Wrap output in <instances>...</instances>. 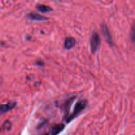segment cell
<instances>
[{
  "instance_id": "cell-4",
  "label": "cell",
  "mask_w": 135,
  "mask_h": 135,
  "mask_svg": "<svg viewBox=\"0 0 135 135\" xmlns=\"http://www.w3.org/2000/svg\"><path fill=\"white\" fill-rule=\"evenodd\" d=\"M17 105L16 102H9L7 104H0V115L11 110Z\"/></svg>"
},
{
  "instance_id": "cell-12",
  "label": "cell",
  "mask_w": 135,
  "mask_h": 135,
  "mask_svg": "<svg viewBox=\"0 0 135 135\" xmlns=\"http://www.w3.org/2000/svg\"><path fill=\"white\" fill-rule=\"evenodd\" d=\"M43 135H49V134H47H47H43Z\"/></svg>"
},
{
  "instance_id": "cell-5",
  "label": "cell",
  "mask_w": 135,
  "mask_h": 135,
  "mask_svg": "<svg viewBox=\"0 0 135 135\" xmlns=\"http://www.w3.org/2000/svg\"><path fill=\"white\" fill-rule=\"evenodd\" d=\"M101 30L102 32L103 36L105 38V40L108 42V43H109V44L112 45L113 44V39L112 38V36H111L110 32L109 31V29H108V26L105 24L102 23L101 25Z\"/></svg>"
},
{
  "instance_id": "cell-3",
  "label": "cell",
  "mask_w": 135,
  "mask_h": 135,
  "mask_svg": "<svg viewBox=\"0 0 135 135\" xmlns=\"http://www.w3.org/2000/svg\"><path fill=\"white\" fill-rule=\"evenodd\" d=\"M76 98V96H71L69 98L67 99V100L65 101V102L63 104V105H62V108H63V111H64L65 113V117L64 119L65 120L68 117V116L69 115V112L70 109L71 108V105L73 104V102L75 101V98Z\"/></svg>"
},
{
  "instance_id": "cell-11",
  "label": "cell",
  "mask_w": 135,
  "mask_h": 135,
  "mask_svg": "<svg viewBox=\"0 0 135 135\" xmlns=\"http://www.w3.org/2000/svg\"><path fill=\"white\" fill-rule=\"evenodd\" d=\"M131 38L132 40H133V41L134 42V26L132 27V29H131Z\"/></svg>"
},
{
  "instance_id": "cell-10",
  "label": "cell",
  "mask_w": 135,
  "mask_h": 135,
  "mask_svg": "<svg viewBox=\"0 0 135 135\" xmlns=\"http://www.w3.org/2000/svg\"><path fill=\"white\" fill-rule=\"evenodd\" d=\"M3 127L6 130H9L11 129V123L9 121H6L4 123L3 125Z\"/></svg>"
},
{
  "instance_id": "cell-1",
  "label": "cell",
  "mask_w": 135,
  "mask_h": 135,
  "mask_svg": "<svg viewBox=\"0 0 135 135\" xmlns=\"http://www.w3.org/2000/svg\"><path fill=\"white\" fill-rule=\"evenodd\" d=\"M88 102L86 100H80V101L78 102L76 104H75V107H74L73 112L71 113V115L68 116L67 119L65 121L67 123H69L72 121L73 119L75 118L79 113H81L83 110L86 108V107Z\"/></svg>"
},
{
  "instance_id": "cell-7",
  "label": "cell",
  "mask_w": 135,
  "mask_h": 135,
  "mask_svg": "<svg viewBox=\"0 0 135 135\" xmlns=\"http://www.w3.org/2000/svg\"><path fill=\"white\" fill-rule=\"evenodd\" d=\"M65 127V126L63 123H58L54 125L51 128V135H58L64 130Z\"/></svg>"
},
{
  "instance_id": "cell-2",
  "label": "cell",
  "mask_w": 135,
  "mask_h": 135,
  "mask_svg": "<svg viewBox=\"0 0 135 135\" xmlns=\"http://www.w3.org/2000/svg\"><path fill=\"white\" fill-rule=\"evenodd\" d=\"M90 44L91 52L92 54H95L98 50L100 44V38L97 32L94 31L92 32L90 40Z\"/></svg>"
},
{
  "instance_id": "cell-9",
  "label": "cell",
  "mask_w": 135,
  "mask_h": 135,
  "mask_svg": "<svg viewBox=\"0 0 135 135\" xmlns=\"http://www.w3.org/2000/svg\"><path fill=\"white\" fill-rule=\"evenodd\" d=\"M37 10L42 13H48L52 11V8L50 7V6L46 5H43V4H38L36 6Z\"/></svg>"
},
{
  "instance_id": "cell-8",
  "label": "cell",
  "mask_w": 135,
  "mask_h": 135,
  "mask_svg": "<svg viewBox=\"0 0 135 135\" xmlns=\"http://www.w3.org/2000/svg\"><path fill=\"white\" fill-rule=\"evenodd\" d=\"M27 17L30 19L34 20V21H46V20H48L47 17L41 15L36 13H29V14L27 15Z\"/></svg>"
},
{
  "instance_id": "cell-6",
  "label": "cell",
  "mask_w": 135,
  "mask_h": 135,
  "mask_svg": "<svg viewBox=\"0 0 135 135\" xmlns=\"http://www.w3.org/2000/svg\"><path fill=\"white\" fill-rule=\"evenodd\" d=\"M76 45V40L73 37H67L65 39L64 47L66 50H71Z\"/></svg>"
}]
</instances>
